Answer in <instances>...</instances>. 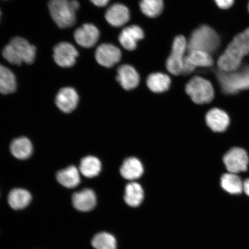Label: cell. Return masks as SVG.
<instances>
[{
	"label": "cell",
	"mask_w": 249,
	"mask_h": 249,
	"mask_svg": "<svg viewBox=\"0 0 249 249\" xmlns=\"http://www.w3.org/2000/svg\"><path fill=\"white\" fill-rule=\"evenodd\" d=\"M249 54V28L238 34L218 59L220 71H231L240 67L243 58Z\"/></svg>",
	"instance_id": "6da1fadb"
},
{
	"label": "cell",
	"mask_w": 249,
	"mask_h": 249,
	"mask_svg": "<svg viewBox=\"0 0 249 249\" xmlns=\"http://www.w3.org/2000/svg\"><path fill=\"white\" fill-rule=\"evenodd\" d=\"M79 7L77 0H50L48 3L53 20L61 29H67L75 24L76 12Z\"/></svg>",
	"instance_id": "7a4b0ae2"
},
{
	"label": "cell",
	"mask_w": 249,
	"mask_h": 249,
	"mask_svg": "<svg viewBox=\"0 0 249 249\" xmlns=\"http://www.w3.org/2000/svg\"><path fill=\"white\" fill-rule=\"evenodd\" d=\"M216 76L221 89L227 94L249 89V65L231 71L219 70Z\"/></svg>",
	"instance_id": "3957f363"
},
{
	"label": "cell",
	"mask_w": 249,
	"mask_h": 249,
	"mask_svg": "<svg viewBox=\"0 0 249 249\" xmlns=\"http://www.w3.org/2000/svg\"><path fill=\"white\" fill-rule=\"evenodd\" d=\"M219 45L220 38L217 34L212 28L204 25L192 34L187 51H200L211 54L216 51Z\"/></svg>",
	"instance_id": "277c9868"
},
{
	"label": "cell",
	"mask_w": 249,
	"mask_h": 249,
	"mask_svg": "<svg viewBox=\"0 0 249 249\" xmlns=\"http://www.w3.org/2000/svg\"><path fill=\"white\" fill-rule=\"evenodd\" d=\"M186 92L193 102L201 105L208 104L214 97V90L209 81L204 78L193 77L186 85Z\"/></svg>",
	"instance_id": "5b68a950"
},
{
	"label": "cell",
	"mask_w": 249,
	"mask_h": 249,
	"mask_svg": "<svg viewBox=\"0 0 249 249\" xmlns=\"http://www.w3.org/2000/svg\"><path fill=\"white\" fill-rule=\"evenodd\" d=\"M187 49L188 42L185 37L182 36H176L173 41L171 54L166 61L167 70L173 75L178 76L182 73Z\"/></svg>",
	"instance_id": "8992f818"
},
{
	"label": "cell",
	"mask_w": 249,
	"mask_h": 249,
	"mask_svg": "<svg viewBox=\"0 0 249 249\" xmlns=\"http://www.w3.org/2000/svg\"><path fill=\"white\" fill-rule=\"evenodd\" d=\"M248 155L244 149L233 148L224 156L223 161L230 173L238 174L248 169Z\"/></svg>",
	"instance_id": "52a82bcc"
},
{
	"label": "cell",
	"mask_w": 249,
	"mask_h": 249,
	"mask_svg": "<svg viewBox=\"0 0 249 249\" xmlns=\"http://www.w3.org/2000/svg\"><path fill=\"white\" fill-rule=\"evenodd\" d=\"M79 55L78 52L71 43L64 42L55 46L53 50V58L56 64L62 68L73 66Z\"/></svg>",
	"instance_id": "ba28073f"
},
{
	"label": "cell",
	"mask_w": 249,
	"mask_h": 249,
	"mask_svg": "<svg viewBox=\"0 0 249 249\" xmlns=\"http://www.w3.org/2000/svg\"><path fill=\"white\" fill-rule=\"evenodd\" d=\"M95 58L102 66L111 68L120 61L121 52L116 46L104 43L96 49Z\"/></svg>",
	"instance_id": "9c48e42d"
},
{
	"label": "cell",
	"mask_w": 249,
	"mask_h": 249,
	"mask_svg": "<svg viewBox=\"0 0 249 249\" xmlns=\"http://www.w3.org/2000/svg\"><path fill=\"white\" fill-rule=\"evenodd\" d=\"M74 38L77 44L83 48H92L98 42L99 31L94 25L85 24L75 31Z\"/></svg>",
	"instance_id": "30bf717a"
},
{
	"label": "cell",
	"mask_w": 249,
	"mask_h": 249,
	"mask_svg": "<svg viewBox=\"0 0 249 249\" xmlns=\"http://www.w3.org/2000/svg\"><path fill=\"white\" fill-rule=\"evenodd\" d=\"M79 98L75 89L65 87L58 91L55 97V104L65 113H70L76 108Z\"/></svg>",
	"instance_id": "8fae6325"
},
{
	"label": "cell",
	"mask_w": 249,
	"mask_h": 249,
	"mask_svg": "<svg viewBox=\"0 0 249 249\" xmlns=\"http://www.w3.org/2000/svg\"><path fill=\"white\" fill-rule=\"evenodd\" d=\"M10 44L14 47L16 52L25 63L31 64L35 60L36 48L26 39L21 37H14L11 40Z\"/></svg>",
	"instance_id": "7c38bea8"
},
{
	"label": "cell",
	"mask_w": 249,
	"mask_h": 249,
	"mask_svg": "<svg viewBox=\"0 0 249 249\" xmlns=\"http://www.w3.org/2000/svg\"><path fill=\"white\" fill-rule=\"evenodd\" d=\"M142 30L138 26H131L124 28L119 36L121 45L127 51H132L137 47V43L144 38Z\"/></svg>",
	"instance_id": "4fadbf2b"
},
{
	"label": "cell",
	"mask_w": 249,
	"mask_h": 249,
	"mask_svg": "<svg viewBox=\"0 0 249 249\" xmlns=\"http://www.w3.org/2000/svg\"><path fill=\"white\" fill-rule=\"evenodd\" d=\"M117 80L124 89L131 90L138 87L140 77L135 68L129 65H123L118 68Z\"/></svg>",
	"instance_id": "5bb4252c"
},
{
	"label": "cell",
	"mask_w": 249,
	"mask_h": 249,
	"mask_svg": "<svg viewBox=\"0 0 249 249\" xmlns=\"http://www.w3.org/2000/svg\"><path fill=\"white\" fill-rule=\"evenodd\" d=\"M208 126L216 132L225 131L230 124V118L225 111L220 109H211L206 115Z\"/></svg>",
	"instance_id": "9a60e30c"
},
{
	"label": "cell",
	"mask_w": 249,
	"mask_h": 249,
	"mask_svg": "<svg viewBox=\"0 0 249 249\" xmlns=\"http://www.w3.org/2000/svg\"><path fill=\"white\" fill-rule=\"evenodd\" d=\"M72 203L74 207L78 211H91L96 205L95 194L92 190L88 189L76 192L72 196Z\"/></svg>",
	"instance_id": "2e32d148"
},
{
	"label": "cell",
	"mask_w": 249,
	"mask_h": 249,
	"mask_svg": "<svg viewBox=\"0 0 249 249\" xmlns=\"http://www.w3.org/2000/svg\"><path fill=\"white\" fill-rule=\"evenodd\" d=\"M106 19L112 26H123L129 21V9L122 4H114L107 9L105 15Z\"/></svg>",
	"instance_id": "e0dca14e"
},
{
	"label": "cell",
	"mask_w": 249,
	"mask_h": 249,
	"mask_svg": "<svg viewBox=\"0 0 249 249\" xmlns=\"http://www.w3.org/2000/svg\"><path fill=\"white\" fill-rule=\"evenodd\" d=\"M120 172L124 179L132 180L141 177L144 173L142 164L138 159L129 158L124 161Z\"/></svg>",
	"instance_id": "ac0fdd59"
},
{
	"label": "cell",
	"mask_w": 249,
	"mask_h": 249,
	"mask_svg": "<svg viewBox=\"0 0 249 249\" xmlns=\"http://www.w3.org/2000/svg\"><path fill=\"white\" fill-rule=\"evenodd\" d=\"M57 179L65 188H74L80 182L79 171L75 166H71L62 170L57 174Z\"/></svg>",
	"instance_id": "d6986e66"
},
{
	"label": "cell",
	"mask_w": 249,
	"mask_h": 249,
	"mask_svg": "<svg viewBox=\"0 0 249 249\" xmlns=\"http://www.w3.org/2000/svg\"><path fill=\"white\" fill-rule=\"evenodd\" d=\"M31 195L29 191L23 189H15L9 193L8 203L15 210L24 209L29 205Z\"/></svg>",
	"instance_id": "ffe728a7"
},
{
	"label": "cell",
	"mask_w": 249,
	"mask_h": 249,
	"mask_svg": "<svg viewBox=\"0 0 249 249\" xmlns=\"http://www.w3.org/2000/svg\"><path fill=\"white\" fill-rule=\"evenodd\" d=\"M11 151L18 160H26L33 153V145L29 139L21 137L12 142Z\"/></svg>",
	"instance_id": "44dd1931"
},
{
	"label": "cell",
	"mask_w": 249,
	"mask_h": 249,
	"mask_svg": "<svg viewBox=\"0 0 249 249\" xmlns=\"http://www.w3.org/2000/svg\"><path fill=\"white\" fill-rule=\"evenodd\" d=\"M147 85L152 92L161 93L169 89L171 79L169 76L161 73H152L147 80Z\"/></svg>",
	"instance_id": "7402d4cb"
},
{
	"label": "cell",
	"mask_w": 249,
	"mask_h": 249,
	"mask_svg": "<svg viewBox=\"0 0 249 249\" xmlns=\"http://www.w3.org/2000/svg\"><path fill=\"white\" fill-rule=\"evenodd\" d=\"M144 199V191L141 185L136 182L128 183L124 192V200L126 203L132 207L139 206Z\"/></svg>",
	"instance_id": "603a6c76"
},
{
	"label": "cell",
	"mask_w": 249,
	"mask_h": 249,
	"mask_svg": "<svg viewBox=\"0 0 249 249\" xmlns=\"http://www.w3.org/2000/svg\"><path fill=\"white\" fill-rule=\"evenodd\" d=\"M17 87L14 73L8 68L0 64V93L4 95L13 93Z\"/></svg>",
	"instance_id": "cb8c5ba5"
},
{
	"label": "cell",
	"mask_w": 249,
	"mask_h": 249,
	"mask_svg": "<svg viewBox=\"0 0 249 249\" xmlns=\"http://www.w3.org/2000/svg\"><path fill=\"white\" fill-rule=\"evenodd\" d=\"M80 171L87 178H93L100 173L102 164L97 158L89 156L84 158L81 161Z\"/></svg>",
	"instance_id": "d4e9b609"
},
{
	"label": "cell",
	"mask_w": 249,
	"mask_h": 249,
	"mask_svg": "<svg viewBox=\"0 0 249 249\" xmlns=\"http://www.w3.org/2000/svg\"><path fill=\"white\" fill-rule=\"evenodd\" d=\"M221 185L225 191L232 195L240 194L244 191V183L235 174H224L221 178Z\"/></svg>",
	"instance_id": "484cf974"
},
{
	"label": "cell",
	"mask_w": 249,
	"mask_h": 249,
	"mask_svg": "<svg viewBox=\"0 0 249 249\" xmlns=\"http://www.w3.org/2000/svg\"><path fill=\"white\" fill-rule=\"evenodd\" d=\"M140 9L142 13L149 18H156L163 9V0H141Z\"/></svg>",
	"instance_id": "4316f807"
},
{
	"label": "cell",
	"mask_w": 249,
	"mask_h": 249,
	"mask_svg": "<svg viewBox=\"0 0 249 249\" xmlns=\"http://www.w3.org/2000/svg\"><path fill=\"white\" fill-rule=\"evenodd\" d=\"M92 245L95 249H116V239L113 235L107 232L96 234L92 240Z\"/></svg>",
	"instance_id": "83f0119b"
},
{
	"label": "cell",
	"mask_w": 249,
	"mask_h": 249,
	"mask_svg": "<svg viewBox=\"0 0 249 249\" xmlns=\"http://www.w3.org/2000/svg\"><path fill=\"white\" fill-rule=\"evenodd\" d=\"M186 56L196 68L210 67L213 64V58H212L211 54L205 52L193 51L189 52Z\"/></svg>",
	"instance_id": "f1b7e54d"
},
{
	"label": "cell",
	"mask_w": 249,
	"mask_h": 249,
	"mask_svg": "<svg viewBox=\"0 0 249 249\" xmlns=\"http://www.w3.org/2000/svg\"><path fill=\"white\" fill-rule=\"evenodd\" d=\"M2 55L6 60L12 64L20 65L23 62L10 43L6 45L3 49Z\"/></svg>",
	"instance_id": "f546056e"
},
{
	"label": "cell",
	"mask_w": 249,
	"mask_h": 249,
	"mask_svg": "<svg viewBox=\"0 0 249 249\" xmlns=\"http://www.w3.org/2000/svg\"><path fill=\"white\" fill-rule=\"evenodd\" d=\"M196 67L190 61L187 56H185L184 61H183L182 73L183 74H189L191 73L196 70Z\"/></svg>",
	"instance_id": "4dcf8cb0"
},
{
	"label": "cell",
	"mask_w": 249,
	"mask_h": 249,
	"mask_svg": "<svg viewBox=\"0 0 249 249\" xmlns=\"http://www.w3.org/2000/svg\"><path fill=\"white\" fill-rule=\"evenodd\" d=\"M217 5L221 9H227L231 7L234 0H214Z\"/></svg>",
	"instance_id": "1f68e13d"
},
{
	"label": "cell",
	"mask_w": 249,
	"mask_h": 249,
	"mask_svg": "<svg viewBox=\"0 0 249 249\" xmlns=\"http://www.w3.org/2000/svg\"><path fill=\"white\" fill-rule=\"evenodd\" d=\"M90 1L97 7H102L107 5L110 0H90Z\"/></svg>",
	"instance_id": "d6a6232c"
},
{
	"label": "cell",
	"mask_w": 249,
	"mask_h": 249,
	"mask_svg": "<svg viewBox=\"0 0 249 249\" xmlns=\"http://www.w3.org/2000/svg\"><path fill=\"white\" fill-rule=\"evenodd\" d=\"M244 191L249 196V179L246 180L244 183Z\"/></svg>",
	"instance_id": "836d02e7"
},
{
	"label": "cell",
	"mask_w": 249,
	"mask_h": 249,
	"mask_svg": "<svg viewBox=\"0 0 249 249\" xmlns=\"http://www.w3.org/2000/svg\"><path fill=\"white\" fill-rule=\"evenodd\" d=\"M0 17H1V11H0Z\"/></svg>",
	"instance_id": "e575fe53"
},
{
	"label": "cell",
	"mask_w": 249,
	"mask_h": 249,
	"mask_svg": "<svg viewBox=\"0 0 249 249\" xmlns=\"http://www.w3.org/2000/svg\"></svg>",
	"instance_id": "d590c367"
}]
</instances>
